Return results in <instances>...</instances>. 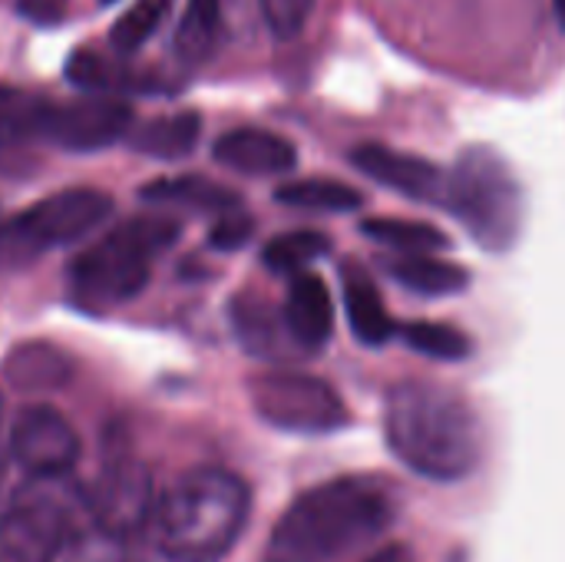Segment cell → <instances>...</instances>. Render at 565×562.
Segmentation results:
<instances>
[{
  "label": "cell",
  "instance_id": "1",
  "mask_svg": "<svg viewBox=\"0 0 565 562\" xmlns=\"http://www.w3.org/2000/svg\"><path fill=\"white\" fill-rule=\"evenodd\" d=\"M391 454L417 477L454 484L483 460V424L473 404L437 381H401L384 401Z\"/></svg>",
  "mask_w": 565,
  "mask_h": 562
},
{
  "label": "cell",
  "instance_id": "3",
  "mask_svg": "<svg viewBox=\"0 0 565 562\" xmlns=\"http://www.w3.org/2000/svg\"><path fill=\"white\" fill-rule=\"evenodd\" d=\"M252 494L242 477L222 467H199L179 477L152 510L156 547L169 562H218L242 540Z\"/></svg>",
  "mask_w": 565,
  "mask_h": 562
},
{
  "label": "cell",
  "instance_id": "21",
  "mask_svg": "<svg viewBox=\"0 0 565 562\" xmlns=\"http://www.w3.org/2000/svg\"><path fill=\"white\" fill-rule=\"evenodd\" d=\"M66 79L86 93H119V89H152L149 76L119 66L113 56H103L96 50H73L66 60Z\"/></svg>",
  "mask_w": 565,
  "mask_h": 562
},
{
  "label": "cell",
  "instance_id": "25",
  "mask_svg": "<svg viewBox=\"0 0 565 562\" xmlns=\"http://www.w3.org/2000/svg\"><path fill=\"white\" fill-rule=\"evenodd\" d=\"M43 96H33L26 89L0 86V146L23 142L33 136H43V113H46Z\"/></svg>",
  "mask_w": 565,
  "mask_h": 562
},
{
  "label": "cell",
  "instance_id": "28",
  "mask_svg": "<svg viewBox=\"0 0 565 562\" xmlns=\"http://www.w3.org/2000/svg\"><path fill=\"white\" fill-rule=\"evenodd\" d=\"M172 0H136L126 13H119V20L109 30V43L119 53H132L139 50L146 40H152V33L162 26V20L169 17Z\"/></svg>",
  "mask_w": 565,
  "mask_h": 562
},
{
  "label": "cell",
  "instance_id": "23",
  "mask_svg": "<svg viewBox=\"0 0 565 562\" xmlns=\"http://www.w3.org/2000/svg\"><path fill=\"white\" fill-rule=\"evenodd\" d=\"M361 232L384 245L394 248L397 255H417V252H444L450 245V238L430 225V222H407V219H367L361 225Z\"/></svg>",
  "mask_w": 565,
  "mask_h": 562
},
{
  "label": "cell",
  "instance_id": "19",
  "mask_svg": "<svg viewBox=\"0 0 565 562\" xmlns=\"http://www.w3.org/2000/svg\"><path fill=\"white\" fill-rule=\"evenodd\" d=\"M3 374L20 391H56L70 381V361L60 348L30 341L7 354Z\"/></svg>",
  "mask_w": 565,
  "mask_h": 562
},
{
  "label": "cell",
  "instance_id": "15",
  "mask_svg": "<svg viewBox=\"0 0 565 562\" xmlns=\"http://www.w3.org/2000/svg\"><path fill=\"white\" fill-rule=\"evenodd\" d=\"M232 328H235L238 341L245 344V351H252L258 358L281 361L288 354H301L295 338L288 335L285 315L255 298H238L232 305Z\"/></svg>",
  "mask_w": 565,
  "mask_h": 562
},
{
  "label": "cell",
  "instance_id": "8",
  "mask_svg": "<svg viewBox=\"0 0 565 562\" xmlns=\"http://www.w3.org/2000/svg\"><path fill=\"white\" fill-rule=\"evenodd\" d=\"M129 129H132V109L119 96H106V93H86L79 99H63V103L50 99L43 113V139L70 152L106 149L126 139Z\"/></svg>",
  "mask_w": 565,
  "mask_h": 562
},
{
  "label": "cell",
  "instance_id": "22",
  "mask_svg": "<svg viewBox=\"0 0 565 562\" xmlns=\"http://www.w3.org/2000/svg\"><path fill=\"white\" fill-rule=\"evenodd\" d=\"M275 199L288 209L305 212H354L364 205V195L338 179H298L275 189Z\"/></svg>",
  "mask_w": 565,
  "mask_h": 562
},
{
  "label": "cell",
  "instance_id": "10",
  "mask_svg": "<svg viewBox=\"0 0 565 562\" xmlns=\"http://www.w3.org/2000/svg\"><path fill=\"white\" fill-rule=\"evenodd\" d=\"M10 457L30 477H63L79 457V437L60 411L33 404L10 427Z\"/></svg>",
  "mask_w": 565,
  "mask_h": 562
},
{
  "label": "cell",
  "instance_id": "9",
  "mask_svg": "<svg viewBox=\"0 0 565 562\" xmlns=\"http://www.w3.org/2000/svg\"><path fill=\"white\" fill-rule=\"evenodd\" d=\"M86 510L99 527L119 537L136 533L146 520H152L156 510L152 477L146 464H139L132 454H113L99 467L93 490H86Z\"/></svg>",
  "mask_w": 565,
  "mask_h": 562
},
{
  "label": "cell",
  "instance_id": "7",
  "mask_svg": "<svg viewBox=\"0 0 565 562\" xmlns=\"http://www.w3.org/2000/svg\"><path fill=\"white\" fill-rule=\"evenodd\" d=\"M113 212V199L99 189H63L40 199L26 212L0 225V252H33L86 238Z\"/></svg>",
  "mask_w": 565,
  "mask_h": 562
},
{
  "label": "cell",
  "instance_id": "11",
  "mask_svg": "<svg viewBox=\"0 0 565 562\" xmlns=\"http://www.w3.org/2000/svg\"><path fill=\"white\" fill-rule=\"evenodd\" d=\"M351 162L367 179L387 185L391 192H401L414 202H444L447 172L437 169L430 159L381 146V142H361L351 149Z\"/></svg>",
  "mask_w": 565,
  "mask_h": 562
},
{
  "label": "cell",
  "instance_id": "34",
  "mask_svg": "<svg viewBox=\"0 0 565 562\" xmlns=\"http://www.w3.org/2000/svg\"><path fill=\"white\" fill-rule=\"evenodd\" d=\"M0 562H26V560H17V556H7V553H0Z\"/></svg>",
  "mask_w": 565,
  "mask_h": 562
},
{
  "label": "cell",
  "instance_id": "27",
  "mask_svg": "<svg viewBox=\"0 0 565 562\" xmlns=\"http://www.w3.org/2000/svg\"><path fill=\"white\" fill-rule=\"evenodd\" d=\"M401 338L407 341L411 351L434 361H463L473 351V341L460 328L440 321H414L401 331Z\"/></svg>",
  "mask_w": 565,
  "mask_h": 562
},
{
  "label": "cell",
  "instance_id": "30",
  "mask_svg": "<svg viewBox=\"0 0 565 562\" xmlns=\"http://www.w3.org/2000/svg\"><path fill=\"white\" fill-rule=\"evenodd\" d=\"M252 232H255V222H252L248 215H242V212H225V215H218V222H215L209 242H212V248L235 252V248H242V245L252 238Z\"/></svg>",
  "mask_w": 565,
  "mask_h": 562
},
{
  "label": "cell",
  "instance_id": "20",
  "mask_svg": "<svg viewBox=\"0 0 565 562\" xmlns=\"http://www.w3.org/2000/svg\"><path fill=\"white\" fill-rule=\"evenodd\" d=\"M126 537L99 527L93 517L76 520L60 533L43 562H126Z\"/></svg>",
  "mask_w": 565,
  "mask_h": 562
},
{
  "label": "cell",
  "instance_id": "16",
  "mask_svg": "<svg viewBox=\"0 0 565 562\" xmlns=\"http://www.w3.org/2000/svg\"><path fill=\"white\" fill-rule=\"evenodd\" d=\"M152 205H172V209H192V212H235L242 205L238 192H232L222 182H212L205 176H166L152 179L139 192Z\"/></svg>",
  "mask_w": 565,
  "mask_h": 562
},
{
  "label": "cell",
  "instance_id": "12",
  "mask_svg": "<svg viewBox=\"0 0 565 562\" xmlns=\"http://www.w3.org/2000/svg\"><path fill=\"white\" fill-rule=\"evenodd\" d=\"M281 315H285L288 335L295 338L301 354L321 351L334 335V301H331L324 278L315 272L291 275Z\"/></svg>",
  "mask_w": 565,
  "mask_h": 562
},
{
  "label": "cell",
  "instance_id": "29",
  "mask_svg": "<svg viewBox=\"0 0 565 562\" xmlns=\"http://www.w3.org/2000/svg\"><path fill=\"white\" fill-rule=\"evenodd\" d=\"M268 30L278 40H295L315 13V0H258Z\"/></svg>",
  "mask_w": 565,
  "mask_h": 562
},
{
  "label": "cell",
  "instance_id": "18",
  "mask_svg": "<svg viewBox=\"0 0 565 562\" xmlns=\"http://www.w3.org/2000/svg\"><path fill=\"white\" fill-rule=\"evenodd\" d=\"M202 136V119L192 109L182 113H169V116H156L136 129H129V146L142 156L152 159H182L195 149Z\"/></svg>",
  "mask_w": 565,
  "mask_h": 562
},
{
  "label": "cell",
  "instance_id": "33",
  "mask_svg": "<svg viewBox=\"0 0 565 562\" xmlns=\"http://www.w3.org/2000/svg\"><path fill=\"white\" fill-rule=\"evenodd\" d=\"M553 7H556V20H559V26L565 30V0H553Z\"/></svg>",
  "mask_w": 565,
  "mask_h": 562
},
{
  "label": "cell",
  "instance_id": "6",
  "mask_svg": "<svg viewBox=\"0 0 565 562\" xmlns=\"http://www.w3.org/2000/svg\"><path fill=\"white\" fill-rule=\"evenodd\" d=\"M248 401L265 424L301 437H324L344 431L351 421L341 394L328 381L301 371L255 374L248 381Z\"/></svg>",
  "mask_w": 565,
  "mask_h": 562
},
{
  "label": "cell",
  "instance_id": "32",
  "mask_svg": "<svg viewBox=\"0 0 565 562\" xmlns=\"http://www.w3.org/2000/svg\"><path fill=\"white\" fill-rule=\"evenodd\" d=\"M364 562H414V553L407 547H384V550L371 553Z\"/></svg>",
  "mask_w": 565,
  "mask_h": 562
},
{
  "label": "cell",
  "instance_id": "26",
  "mask_svg": "<svg viewBox=\"0 0 565 562\" xmlns=\"http://www.w3.org/2000/svg\"><path fill=\"white\" fill-rule=\"evenodd\" d=\"M331 252V238L321 232H285L265 245V265L278 275H298L308 272L318 258Z\"/></svg>",
  "mask_w": 565,
  "mask_h": 562
},
{
  "label": "cell",
  "instance_id": "35",
  "mask_svg": "<svg viewBox=\"0 0 565 562\" xmlns=\"http://www.w3.org/2000/svg\"><path fill=\"white\" fill-rule=\"evenodd\" d=\"M103 3H116V0H103Z\"/></svg>",
  "mask_w": 565,
  "mask_h": 562
},
{
  "label": "cell",
  "instance_id": "17",
  "mask_svg": "<svg viewBox=\"0 0 565 562\" xmlns=\"http://www.w3.org/2000/svg\"><path fill=\"white\" fill-rule=\"evenodd\" d=\"M384 272L404 285L414 295L424 298H444L457 295L470 285V275L463 265H454L447 258H437V252H417V255H394L384 262Z\"/></svg>",
  "mask_w": 565,
  "mask_h": 562
},
{
  "label": "cell",
  "instance_id": "5",
  "mask_svg": "<svg viewBox=\"0 0 565 562\" xmlns=\"http://www.w3.org/2000/svg\"><path fill=\"white\" fill-rule=\"evenodd\" d=\"M179 238V222L169 215H136L116 225L103 242H93L70 262V282L79 298L119 305L136 298L152 272V258Z\"/></svg>",
  "mask_w": 565,
  "mask_h": 562
},
{
  "label": "cell",
  "instance_id": "2",
  "mask_svg": "<svg viewBox=\"0 0 565 562\" xmlns=\"http://www.w3.org/2000/svg\"><path fill=\"white\" fill-rule=\"evenodd\" d=\"M394 523V500L371 480H331L301 494L271 537L275 562H338L377 543Z\"/></svg>",
  "mask_w": 565,
  "mask_h": 562
},
{
  "label": "cell",
  "instance_id": "4",
  "mask_svg": "<svg viewBox=\"0 0 565 562\" xmlns=\"http://www.w3.org/2000/svg\"><path fill=\"white\" fill-rule=\"evenodd\" d=\"M440 205H447L487 252L513 248L526 219L523 185L513 166L490 146H470L457 156Z\"/></svg>",
  "mask_w": 565,
  "mask_h": 562
},
{
  "label": "cell",
  "instance_id": "24",
  "mask_svg": "<svg viewBox=\"0 0 565 562\" xmlns=\"http://www.w3.org/2000/svg\"><path fill=\"white\" fill-rule=\"evenodd\" d=\"M222 30V0H189L175 30V50L182 60H205L215 50Z\"/></svg>",
  "mask_w": 565,
  "mask_h": 562
},
{
  "label": "cell",
  "instance_id": "31",
  "mask_svg": "<svg viewBox=\"0 0 565 562\" xmlns=\"http://www.w3.org/2000/svg\"><path fill=\"white\" fill-rule=\"evenodd\" d=\"M66 0H20V10L33 20H56L63 13Z\"/></svg>",
  "mask_w": 565,
  "mask_h": 562
},
{
  "label": "cell",
  "instance_id": "14",
  "mask_svg": "<svg viewBox=\"0 0 565 562\" xmlns=\"http://www.w3.org/2000/svg\"><path fill=\"white\" fill-rule=\"evenodd\" d=\"M341 291H344V311H348V325L354 338L367 348H384L397 335V325L381 298V288L367 275V268L358 262H344Z\"/></svg>",
  "mask_w": 565,
  "mask_h": 562
},
{
  "label": "cell",
  "instance_id": "13",
  "mask_svg": "<svg viewBox=\"0 0 565 562\" xmlns=\"http://www.w3.org/2000/svg\"><path fill=\"white\" fill-rule=\"evenodd\" d=\"M212 156L225 169L242 172V176H255V179L285 176L298 162V149L285 136L268 132V129H255V126L232 129V132L218 136V142L212 146Z\"/></svg>",
  "mask_w": 565,
  "mask_h": 562
}]
</instances>
